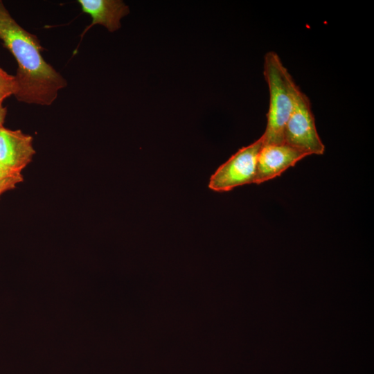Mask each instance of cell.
<instances>
[{
  "label": "cell",
  "instance_id": "cell-6",
  "mask_svg": "<svg viewBox=\"0 0 374 374\" xmlns=\"http://www.w3.org/2000/svg\"><path fill=\"white\" fill-rule=\"evenodd\" d=\"M35 154L30 135L20 130H13L4 127L0 130V165L21 173Z\"/></svg>",
  "mask_w": 374,
  "mask_h": 374
},
{
  "label": "cell",
  "instance_id": "cell-9",
  "mask_svg": "<svg viewBox=\"0 0 374 374\" xmlns=\"http://www.w3.org/2000/svg\"><path fill=\"white\" fill-rule=\"evenodd\" d=\"M24 180L23 176L19 175L0 180V197L4 193L11 190Z\"/></svg>",
  "mask_w": 374,
  "mask_h": 374
},
{
  "label": "cell",
  "instance_id": "cell-2",
  "mask_svg": "<svg viewBox=\"0 0 374 374\" xmlns=\"http://www.w3.org/2000/svg\"><path fill=\"white\" fill-rule=\"evenodd\" d=\"M264 75L269 92L267 123L262 134L264 144L284 143L286 123L292 112L297 85L274 51L265 54Z\"/></svg>",
  "mask_w": 374,
  "mask_h": 374
},
{
  "label": "cell",
  "instance_id": "cell-7",
  "mask_svg": "<svg viewBox=\"0 0 374 374\" xmlns=\"http://www.w3.org/2000/svg\"><path fill=\"white\" fill-rule=\"evenodd\" d=\"M82 11L88 14L92 21L82 36L93 26L99 24L109 31L114 32L121 28V19L129 12L128 6L120 0H78Z\"/></svg>",
  "mask_w": 374,
  "mask_h": 374
},
{
  "label": "cell",
  "instance_id": "cell-3",
  "mask_svg": "<svg viewBox=\"0 0 374 374\" xmlns=\"http://www.w3.org/2000/svg\"><path fill=\"white\" fill-rule=\"evenodd\" d=\"M284 143L308 155H321L325 151V145L317 130L310 101L298 86L285 128Z\"/></svg>",
  "mask_w": 374,
  "mask_h": 374
},
{
  "label": "cell",
  "instance_id": "cell-8",
  "mask_svg": "<svg viewBox=\"0 0 374 374\" xmlns=\"http://www.w3.org/2000/svg\"><path fill=\"white\" fill-rule=\"evenodd\" d=\"M17 90V84L15 75L7 73L0 68V102L15 95Z\"/></svg>",
  "mask_w": 374,
  "mask_h": 374
},
{
  "label": "cell",
  "instance_id": "cell-11",
  "mask_svg": "<svg viewBox=\"0 0 374 374\" xmlns=\"http://www.w3.org/2000/svg\"><path fill=\"white\" fill-rule=\"evenodd\" d=\"M6 113V108L3 106V103L0 102V130L3 127Z\"/></svg>",
  "mask_w": 374,
  "mask_h": 374
},
{
  "label": "cell",
  "instance_id": "cell-4",
  "mask_svg": "<svg viewBox=\"0 0 374 374\" xmlns=\"http://www.w3.org/2000/svg\"><path fill=\"white\" fill-rule=\"evenodd\" d=\"M264 143L262 135L251 144L242 147L211 175L208 188L217 192L254 183L258 157Z\"/></svg>",
  "mask_w": 374,
  "mask_h": 374
},
{
  "label": "cell",
  "instance_id": "cell-1",
  "mask_svg": "<svg viewBox=\"0 0 374 374\" xmlns=\"http://www.w3.org/2000/svg\"><path fill=\"white\" fill-rule=\"evenodd\" d=\"M0 39L17 63L16 98L22 103L50 105L66 81L45 61L39 40L24 29L0 1Z\"/></svg>",
  "mask_w": 374,
  "mask_h": 374
},
{
  "label": "cell",
  "instance_id": "cell-10",
  "mask_svg": "<svg viewBox=\"0 0 374 374\" xmlns=\"http://www.w3.org/2000/svg\"><path fill=\"white\" fill-rule=\"evenodd\" d=\"M19 175H22V174L12 171L0 165V180Z\"/></svg>",
  "mask_w": 374,
  "mask_h": 374
},
{
  "label": "cell",
  "instance_id": "cell-5",
  "mask_svg": "<svg viewBox=\"0 0 374 374\" xmlns=\"http://www.w3.org/2000/svg\"><path fill=\"white\" fill-rule=\"evenodd\" d=\"M307 156L309 155L285 143H263L258 157L254 184H260L280 176Z\"/></svg>",
  "mask_w": 374,
  "mask_h": 374
}]
</instances>
